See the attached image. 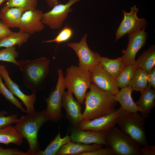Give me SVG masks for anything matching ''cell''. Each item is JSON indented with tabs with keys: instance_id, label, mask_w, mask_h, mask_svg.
I'll return each instance as SVG.
<instances>
[{
	"instance_id": "1",
	"label": "cell",
	"mask_w": 155,
	"mask_h": 155,
	"mask_svg": "<svg viewBox=\"0 0 155 155\" xmlns=\"http://www.w3.org/2000/svg\"><path fill=\"white\" fill-rule=\"evenodd\" d=\"M50 120L46 110L23 115L14 126L17 133L27 141L29 146L27 155H37L40 150L38 131L45 123Z\"/></svg>"
},
{
	"instance_id": "2",
	"label": "cell",
	"mask_w": 155,
	"mask_h": 155,
	"mask_svg": "<svg viewBox=\"0 0 155 155\" xmlns=\"http://www.w3.org/2000/svg\"><path fill=\"white\" fill-rule=\"evenodd\" d=\"M22 72L24 85L32 92L43 90L49 71L50 61L42 57L34 59L21 60L18 61Z\"/></svg>"
},
{
	"instance_id": "3",
	"label": "cell",
	"mask_w": 155,
	"mask_h": 155,
	"mask_svg": "<svg viewBox=\"0 0 155 155\" xmlns=\"http://www.w3.org/2000/svg\"><path fill=\"white\" fill-rule=\"evenodd\" d=\"M89 88L86 94L82 120L94 119L115 109L117 101L113 94L102 90L92 84Z\"/></svg>"
},
{
	"instance_id": "4",
	"label": "cell",
	"mask_w": 155,
	"mask_h": 155,
	"mask_svg": "<svg viewBox=\"0 0 155 155\" xmlns=\"http://www.w3.org/2000/svg\"><path fill=\"white\" fill-rule=\"evenodd\" d=\"M145 122L146 119L138 112H127L121 107L118 109L116 123L120 129L140 147L148 144L145 130Z\"/></svg>"
},
{
	"instance_id": "5",
	"label": "cell",
	"mask_w": 155,
	"mask_h": 155,
	"mask_svg": "<svg viewBox=\"0 0 155 155\" xmlns=\"http://www.w3.org/2000/svg\"><path fill=\"white\" fill-rule=\"evenodd\" d=\"M64 82L65 88L74 94L80 104H82L91 84L89 70L71 65L66 69Z\"/></svg>"
},
{
	"instance_id": "6",
	"label": "cell",
	"mask_w": 155,
	"mask_h": 155,
	"mask_svg": "<svg viewBox=\"0 0 155 155\" xmlns=\"http://www.w3.org/2000/svg\"><path fill=\"white\" fill-rule=\"evenodd\" d=\"M106 141L114 155H142L141 148L115 126L105 131Z\"/></svg>"
},
{
	"instance_id": "7",
	"label": "cell",
	"mask_w": 155,
	"mask_h": 155,
	"mask_svg": "<svg viewBox=\"0 0 155 155\" xmlns=\"http://www.w3.org/2000/svg\"><path fill=\"white\" fill-rule=\"evenodd\" d=\"M57 71L58 78L55 88L52 90L47 98H44L47 104L45 110L50 120L54 122H58L62 117V100L66 88L62 70L59 69Z\"/></svg>"
},
{
	"instance_id": "8",
	"label": "cell",
	"mask_w": 155,
	"mask_h": 155,
	"mask_svg": "<svg viewBox=\"0 0 155 155\" xmlns=\"http://www.w3.org/2000/svg\"><path fill=\"white\" fill-rule=\"evenodd\" d=\"M87 34H85L79 42L67 43V45L75 52L79 59L78 67L89 70L92 67L99 63L100 56L96 52L92 51L87 42Z\"/></svg>"
},
{
	"instance_id": "9",
	"label": "cell",
	"mask_w": 155,
	"mask_h": 155,
	"mask_svg": "<svg viewBox=\"0 0 155 155\" xmlns=\"http://www.w3.org/2000/svg\"><path fill=\"white\" fill-rule=\"evenodd\" d=\"M130 9L131 11L129 13L125 10L122 11L123 18L116 33L115 42L125 34L133 33L147 25L146 21L144 18H139L137 16L139 9L136 5L131 7Z\"/></svg>"
},
{
	"instance_id": "10",
	"label": "cell",
	"mask_w": 155,
	"mask_h": 155,
	"mask_svg": "<svg viewBox=\"0 0 155 155\" xmlns=\"http://www.w3.org/2000/svg\"><path fill=\"white\" fill-rule=\"evenodd\" d=\"M81 0H69L65 4L60 3L50 11L43 13L42 22L51 29L60 28L69 13L73 11L71 7L74 3Z\"/></svg>"
},
{
	"instance_id": "11",
	"label": "cell",
	"mask_w": 155,
	"mask_h": 155,
	"mask_svg": "<svg viewBox=\"0 0 155 155\" xmlns=\"http://www.w3.org/2000/svg\"><path fill=\"white\" fill-rule=\"evenodd\" d=\"M0 74L4 81V84L13 94L19 98L26 108L27 113L31 114L36 111L34 107L36 100V92L30 95L25 94L20 89L18 85L14 82L10 77L6 66L0 65Z\"/></svg>"
},
{
	"instance_id": "12",
	"label": "cell",
	"mask_w": 155,
	"mask_h": 155,
	"mask_svg": "<svg viewBox=\"0 0 155 155\" xmlns=\"http://www.w3.org/2000/svg\"><path fill=\"white\" fill-rule=\"evenodd\" d=\"M91 82L99 89L114 95L119 91L116 80L98 64L89 70Z\"/></svg>"
},
{
	"instance_id": "13",
	"label": "cell",
	"mask_w": 155,
	"mask_h": 155,
	"mask_svg": "<svg viewBox=\"0 0 155 155\" xmlns=\"http://www.w3.org/2000/svg\"><path fill=\"white\" fill-rule=\"evenodd\" d=\"M146 26L140 30L128 34V46L122 56L125 67L135 64L136 55L145 44L148 36L145 30Z\"/></svg>"
},
{
	"instance_id": "14",
	"label": "cell",
	"mask_w": 155,
	"mask_h": 155,
	"mask_svg": "<svg viewBox=\"0 0 155 155\" xmlns=\"http://www.w3.org/2000/svg\"><path fill=\"white\" fill-rule=\"evenodd\" d=\"M118 116V110L113 111L93 120H82L77 128L82 130L94 131H106L115 126Z\"/></svg>"
},
{
	"instance_id": "15",
	"label": "cell",
	"mask_w": 155,
	"mask_h": 155,
	"mask_svg": "<svg viewBox=\"0 0 155 155\" xmlns=\"http://www.w3.org/2000/svg\"><path fill=\"white\" fill-rule=\"evenodd\" d=\"M43 13L41 11L37 9L24 12L21 17L19 31L30 35L42 31L45 27L42 22Z\"/></svg>"
},
{
	"instance_id": "16",
	"label": "cell",
	"mask_w": 155,
	"mask_h": 155,
	"mask_svg": "<svg viewBox=\"0 0 155 155\" xmlns=\"http://www.w3.org/2000/svg\"><path fill=\"white\" fill-rule=\"evenodd\" d=\"M86 131L72 126L70 130L71 141L86 144L93 143L101 144L108 147L106 141L105 131L98 132Z\"/></svg>"
},
{
	"instance_id": "17",
	"label": "cell",
	"mask_w": 155,
	"mask_h": 155,
	"mask_svg": "<svg viewBox=\"0 0 155 155\" xmlns=\"http://www.w3.org/2000/svg\"><path fill=\"white\" fill-rule=\"evenodd\" d=\"M62 107L65 109L66 117L71 126L77 127L82 120V108L79 103L74 99L72 93L69 90L64 93Z\"/></svg>"
},
{
	"instance_id": "18",
	"label": "cell",
	"mask_w": 155,
	"mask_h": 155,
	"mask_svg": "<svg viewBox=\"0 0 155 155\" xmlns=\"http://www.w3.org/2000/svg\"><path fill=\"white\" fill-rule=\"evenodd\" d=\"M103 146L95 144L89 145L70 141L63 146L56 155H80L83 153L94 151Z\"/></svg>"
},
{
	"instance_id": "19",
	"label": "cell",
	"mask_w": 155,
	"mask_h": 155,
	"mask_svg": "<svg viewBox=\"0 0 155 155\" xmlns=\"http://www.w3.org/2000/svg\"><path fill=\"white\" fill-rule=\"evenodd\" d=\"M24 12L20 8L4 5L0 11V19L9 28H19L22 16Z\"/></svg>"
},
{
	"instance_id": "20",
	"label": "cell",
	"mask_w": 155,
	"mask_h": 155,
	"mask_svg": "<svg viewBox=\"0 0 155 155\" xmlns=\"http://www.w3.org/2000/svg\"><path fill=\"white\" fill-rule=\"evenodd\" d=\"M141 93V97L136 104L142 110L140 115L146 119L155 106V90L148 85Z\"/></svg>"
},
{
	"instance_id": "21",
	"label": "cell",
	"mask_w": 155,
	"mask_h": 155,
	"mask_svg": "<svg viewBox=\"0 0 155 155\" xmlns=\"http://www.w3.org/2000/svg\"><path fill=\"white\" fill-rule=\"evenodd\" d=\"M132 92L131 88L128 86L121 88L114 95L115 99L120 103L121 107L125 111L129 113L141 112V109L132 99L131 96Z\"/></svg>"
},
{
	"instance_id": "22",
	"label": "cell",
	"mask_w": 155,
	"mask_h": 155,
	"mask_svg": "<svg viewBox=\"0 0 155 155\" xmlns=\"http://www.w3.org/2000/svg\"><path fill=\"white\" fill-rule=\"evenodd\" d=\"M99 64L106 72L116 80L125 67L122 57L111 59L100 56Z\"/></svg>"
},
{
	"instance_id": "23",
	"label": "cell",
	"mask_w": 155,
	"mask_h": 155,
	"mask_svg": "<svg viewBox=\"0 0 155 155\" xmlns=\"http://www.w3.org/2000/svg\"><path fill=\"white\" fill-rule=\"evenodd\" d=\"M135 64L148 72L152 70L155 65V46H151L144 51L135 61Z\"/></svg>"
},
{
	"instance_id": "24",
	"label": "cell",
	"mask_w": 155,
	"mask_h": 155,
	"mask_svg": "<svg viewBox=\"0 0 155 155\" xmlns=\"http://www.w3.org/2000/svg\"><path fill=\"white\" fill-rule=\"evenodd\" d=\"M23 140V138L17 133L11 125L0 128V143L7 145L12 143L19 146L22 144Z\"/></svg>"
},
{
	"instance_id": "25",
	"label": "cell",
	"mask_w": 155,
	"mask_h": 155,
	"mask_svg": "<svg viewBox=\"0 0 155 155\" xmlns=\"http://www.w3.org/2000/svg\"><path fill=\"white\" fill-rule=\"evenodd\" d=\"M30 36V34L19 31L17 32H13L0 40V48L8 47L16 45L20 47L27 41Z\"/></svg>"
},
{
	"instance_id": "26",
	"label": "cell",
	"mask_w": 155,
	"mask_h": 155,
	"mask_svg": "<svg viewBox=\"0 0 155 155\" xmlns=\"http://www.w3.org/2000/svg\"><path fill=\"white\" fill-rule=\"evenodd\" d=\"M148 72L141 68H138L134 76L128 86L133 91L141 92L148 86Z\"/></svg>"
},
{
	"instance_id": "27",
	"label": "cell",
	"mask_w": 155,
	"mask_h": 155,
	"mask_svg": "<svg viewBox=\"0 0 155 155\" xmlns=\"http://www.w3.org/2000/svg\"><path fill=\"white\" fill-rule=\"evenodd\" d=\"M71 141L70 136L67 134L62 138L59 131L57 135L51 140L45 149L40 150L37 155H55L61 147L65 144Z\"/></svg>"
},
{
	"instance_id": "28",
	"label": "cell",
	"mask_w": 155,
	"mask_h": 155,
	"mask_svg": "<svg viewBox=\"0 0 155 155\" xmlns=\"http://www.w3.org/2000/svg\"><path fill=\"white\" fill-rule=\"evenodd\" d=\"M137 68L135 64L125 67L116 79L118 87L122 88L128 86Z\"/></svg>"
},
{
	"instance_id": "29",
	"label": "cell",
	"mask_w": 155,
	"mask_h": 155,
	"mask_svg": "<svg viewBox=\"0 0 155 155\" xmlns=\"http://www.w3.org/2000/svg\"><path fill=\"white\" fill-rule=\"evenodd\" d=\"M37 2L38 0H7L4 5L20 8L25 11L36 9Z\"/></svg>"
},
{
	"instance_id": "30",
	"label": "cell",
	"mask_w": 155,
	"mask_h": 155,
	"mask_svg": "<svg viewBox=\"0 0 155 155\" xmlns=\"http://www.w3.org/2000/svg\"><path fill=\"white\" fill-rule=\"evenodd\" d=\"M2 78L0 74V94L7 100L9 101L22 113H27L26 110L22 106V103L16 98L3 82Z\"/></svg>"
},
{
	"instance_id": "31",
	"label": "cell",
	"mask_w": 155,
	"mask_h": 155,
	"mask_svg": "<svg viewBox=\"0 0 155 155\" xmlns=\"http://www.w3.org/2000/svg\"><path fill=\"white\" fill-rule=\"evenodd\" d=\"M18 54L15 46L5 48L0 50V61L11 63L17 66L18 62L16 58Z\"/></svg>"
},
{
	"instance_id": "32",
	"label": "cell",
	"mask_w": 155,
	"mask_h": 155,
	"mask_svg": "<svg viewBox=\"0 0 155 155\" xmlns=\"http://www.w3.org/2000/svg\"><path fill=\"white\" fill-rule=\"evenodd\" d=\"M74 32L70 27L66 26L59 32L57 36L51 40L43 41V43L54 42L58 44L68 41L73 36Z\"/></svg>"
},
{
	"instance_id": "33",
	"label": "cell",
	"mask_w": 155,
	"mask_h": 155,
	"mask_svg": "<svg viewBox=\"0 0 155 155\" xmlns=\"http://www.w3.org/2000/svg\"><path fill=\"white\" fill-rule=\"evenodd\" d=\"M8 114V112L6 110H1L0 109V128H4L18 121L17 114L5 116Z\"/></svg>"
},
{
	"instance_id": "34",
	"label": "cell",
	"mask_w": 155,
	"mask_h": 155,
	"mask_svg": "<svg viewBox=\"0 0 155 155\" xmlns=\"http://www.w3.org/2000/svg\"><path fill=\"white\" fill-rule=\"evenodd\" d=\"M101 147L91 152L83 153L80 155H114V154L110 147L103 148Z\"/></svg>"
},
{
	"instance_id": "35",
	"label": "cell",
	"mask_w": 155,
	"mask_h": 155,
	"mask_svg": "<svg viewBox=\"0 0 155 155\" xmlns=\"http://www.w3.org/2000/svg\"><path fill=\"white\" fill-rule=\"evenodd\" d=\"M0 155H27L26 152L16 148H4L0 145Z\"/></svg>"
},
{
	"instance_id": "36",
	"label": "cell",
	"mask_w": 155,
	"mask_h": 155,
	"mask_svg": "<svg viewBox=\"0 0 155 155\" xmlns=\"http://www.w3.org/2000/svg\"><path fill=\"white\" fill-rule=\"evenodd\" d=\"M12 32L1 21H0V40L9 35Z\"/></svg>"
},
{
	"instance_id": "37",
	"label": "cell",
	"mask_w": 155,
	"mask_h": 155,
	"mask_svg": "<svg viewBox=\"0 0 155 155\" xmlns=\"http://www.w3.org/2000/svg\"><path fill=\"white\" fill-rule=\"evenodd\" d=\"M142 155H155V146L148 144L141 148Z\"/></svg>"
},
{
	"instance_id": "38",
	"label": "cell",
	"mask_w": 155,
	"mask_h": 155,
	"mask_svg": "<svg viewBox=\"0 0 155 155\" xmlns=\"http://www.w3.org/2000/svg\"><path fill=\"white\" fill-rule=\"evenodd\" d=\"M148 85L155 89V67L148 72Z\"/></svg>"
},
{
	"instance_id": "39",
	"label": "cell",
	"mask_w": 155,
	"mask_h": 155,
	"mask_svg": "<svg viewBox=\"0 0 155 155\" xmlns=\"http://www.w3.org/2000/svg\"><path fill=\"white\" fill-rule=\"evenodd\" d=\"M50 8L60 3L58 0H45Z\"/></svg>"
},
{
	"instance_id": "40",
	"label": "cell",
	"mask_w": 155,
	"mask_h": 155,
	"mask_svg": "<svg viewBox=\"0 0 155 155\" xmlns=\"http://www.w3.org/2000/svg\"><path fill=\"white\" fill-rule=\"evenodd\" d=\"M7 0H0V6L5 1Z\"/></svg>"
}]
</instances>
